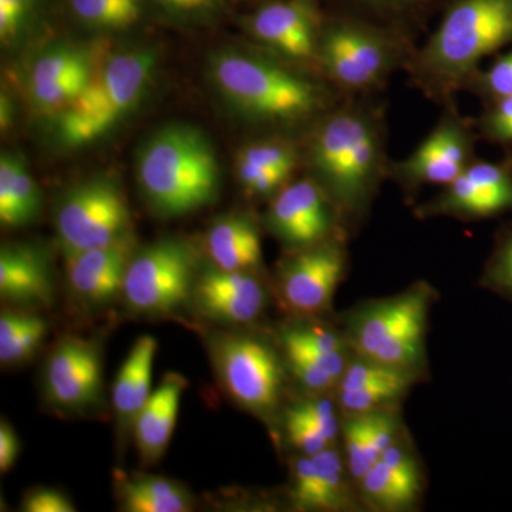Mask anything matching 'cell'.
Masks as SVG:
<instances>
[{"instance_id": "1", "label": "cell", "mask_w": 512, "mask_h": 512, "mask_svg": "<svg viewBox=\"0 0 512 512\" xmlns=\"http://www.w3.org/2000/svg\"><path fill=\"white\" fill-rule=\"evenodd\" d=\"M305 158L339 215L356 220L372 204L392 161L386 106L377 96L346 97L309 130Z\"/></svg>"}, {"instance_id": "2", "label": "cell", "mask_w": 512, "mask_h": 512, "mask_svg": "<svg viewBox=\"0 0 512 512\" xmlns=\"http://www.w3.org/2000/svg\"><path fill=\"white\" fill-rule=\"evenodd\" d=\"M211 73L229 106L258 126L312 127L346 99L326 80L266 49L225 50L212 60Z\"/></svg>"}, {"instance_id": "3", "label": "cell", "mask_w": 512, "mask_h": 512, "mask_svg": "<svg viewBox=\"0 0 512 512\" xmlns=\"http://www.w3.org/2000/svg\"><path fill=\"white\" fill-rule=\"evenodd\" d=\"M512 46V0H453L437 29L407 64L409 83L427 100L457 107L458 93L485 57Z\"/></svg>"}, {"instance_id": "4", "label": "cell", "mask_w": 512, "mask_h": 512, "mask_svg": "<svg viewBox=\"0 0 512 512\" xmlns=\"http://www.w3.org/2000/svg\"><path fill=\"white\" fill-rule=\"evenodd\" d=\"M137 180L148 204L164 217H181L211 204L221 173L211 141L188 124H168L144 141Z\"/></svg>"}, {"instance_id": "5", "label": "cell", "mask_w": 512, "mask_h": 512, "mask_svg": "<svg viewBox=\"0 0 512 512\" xmlns=\"http://www.w3.org/2000/svg\"><path fill=\"white\" fill-rule=\"evenodd\" d=\"M417 47L363 20L336 16L323 20L316 66L343 97L379 96L394 73L406 70Z\"/></svg>"}, {"instance_id": "6", "label": "cell", "mask_w": 512, "mask_h": 512, "mask_svg": "<svg viewBox=\"0 0 512 512\" xmlns=\"http://www.w3.org/2000/svg\"><path fill=\"white\" fill-rule=\"evenodd\" d=\"M156 64V53L150 49L111 56L87 89L60 111L56 123L59 140L79 147L109 133L143 99Z\"/></svg>"}, {"instance_id": "7", "label": "cell", "mask_w": 512, "mask_h": 512, "mask_svg": "<svg viewBox=\"0 0 512 512\" xmlns=\"http://www.w3.org/2000/svg\"><path fill=\"white\" fill-rule=\"evenodd\" d=\"M429 308L424 285L370 303L350 320V343L363 359L414 373L423 360Z\"/></svg>"}, {"instance_id": "8", "label": "cell", "mask_w": 512, "mask_h": 512, "mask_svg": "<svg viewBox=\"0 0 512 512\" xmlns=\"http://www.w3.org/2000/svg\"><path fill=\"white\" fill-rule=\"evenodd\" d=\"M195 281L190 245L180 239H161L131 258L123 296L133 311L165 315L190 301Z\"/></svg>"}, {"instance_id": "9", "label": "cell", "mask_w": 512, "mask_h": 512, "mask_svg": "<svg viewBox=\"0 0 512 512\" xmlns=\"http://www.w3.org/2000/svg\"><path fill=\"white\" fill-rule=\"evenodd\" d=\"M131 215L119 185L106 178L79 184L64 195L56 229L64 254L107 247L130 237Z\"/></svg>"}, {"instance_id": "10", "label": "cell", "mask_w": 512, "mask_h": 512, "mask_svg": "<svg viewBox=\"0 0 512 512\" xmlns=\"http://www.w3.org/2000/svg\"><path fill=\"white\" fill-rule=\"evenodd\" d=\"M478 138L474 120L464 119L457 107H446L423 143L409 157L390 163L389 177L404 190L447 187L477 160Z\"/></svg>"}, {"instance_id": "11", "label": "cell", "mask_w": 512, "mask_h": 512, "mask_svg": "<svg viewBox=\"0 0 512 512\" xmlns=\"http://www.w3.org/2000/svg\"><path fill=\"white\" fill-rule=\"evenodd\" d=\"M212 356L235 402L258 416L274 412L281 402L285 373L271 346L251 336L225 335L215 343Z\"/></svg>"}, {"instance_id": "12", "label": "cell", "mask_w": 512, "mask_h": 512, "mask_svg": "<svg viewBox=\"0 0 512 512\" xmlns=\"http://www.w3.org/2000/svg\"><path fill=\"white\" fill-rule=\"evenodd\" d=\"M244 25L259 46L296 66L318 72L316 52L323 19L315 0L265 3L245 19Z\"/></svg>"}, {"instance_id": "13", "label": "cell", "mask_w": 512, "mask_h": 512, "mask_svg": "<svg viewBox=\"0 0 512 512\" xmlns=\"http://www.w3.org/2000/svg\"><path fill=\"white\" fill-rule=\"evenodd\" d=\"M338 211L312 177L288 183L266 215L269 231L292 249H305L336 237Z\"/></svg>"}, {"instance_id": "14", "label": "cell", "mask_w": 512, "mask_h": 512, "mask_svg": "<svg viewBox=\"0 0 512 512\" xmlns=\"http://www.w3.org/2000/svg\"><path fill=\"white\" fill-rule=\"evenodd\" d=\"M424 215L481 220L512 211V164L477 160L429 204Z\"/></svg>"}, {"instance_id": "15", "label": "cell", "mask_w": 512, "mask_h": 512, "mask_svg": "<svg viewBox=\"0 0 512 512\" xmlns=\"http://www.w3.org/2000/svg\"><path fill=\"white\" fill-rule=\"evenodd\" d=\"M346 254L338 235L299 249L285 262L281 291L292 311L318 313L328 308L345 272Z\"/></svg>"}, {"instance_id": "16", "label": "cell", "mask_w": 512, "mask_h": 512, "mask_svg": "<svg viewBox=\"0 0 512 512\" xmlns=\"http://www.w3.org/2000/svg\"><path fill=\"white\" fill-rule=\"evenodd\" d=\"M97 72L90 47L59 43L43 50L29 74V97L39 111H62L87 89Z\"/></svg>"}, {"instance_id": "17", "label": "cell", "mask_w": 512, "mask_h": 512, "mask_svg": "<svg viewBox=\"0 0 512 512\" xmlns=\"http://www.w3.org/2000/svg\"><path fill=\"white\" fill-rule=\"evenodd\" d=\"M46 392L56 406L80 410L99 402L101 359L97 346L87 340L66 338L47 360Z\"/></svg>"}, {"instance_id": "18", "label": "cell", "mask_w": 512, "mask_h": 512, "mask_svg": "<svg viewBox=\"0 0 512 512\" xmlns=\"http://www.w3.org/2000/svg\"><path fill=\"white\" fill-rule=\"evenodd\" d=\"M192 299L205 318L238 325L261 315L266 293L252 272L224 271L212 266L198 276Z\"/></svg>"}, {"instance_id": "19", "label": "cell", "mask_w": 512, "mask_h": 512, "mask_svg": "<svg viewBox=\"0 0 512 512\" xmlns=\"http://www.w3.org/2000/svg\"><path fill=\"white\" fill-rule=\"evenodd\" d=\"M66 255L67 279L77 298L90 305H104L123 293L131 258V239L107 247Z\"/></svg>"}, {"instance_id": "20", "label": "cell", "mask_w": 512, "mask_h": 512, "mask_svg": "<svg viewBox=\"0 0 512 512\" xmlns=\"http://www.w3.org/2000/svg\"><path fill=\"white\" fill-rule=\"evenodd\" d=\"M359 484L363 498L372 507L403 511L416 504L423 483L416 458L396 441L360 478Z\"/></svg>"}, {"instance_id": "21", "label": "cell", "mask_w": 512, "mask_h": 512, "mask_svg": "<svg viewBox=\"0 0 512 512\" xmlns=\"http://www.w3.org/2000/svg\"><path fill=\"white\" fill-rule=\"evenodd\" d=\"M52 269L33 247L8 245L0 251V295L18 305H49L53 299Z\"/></svg>"}, {"instance_id": "22", "label": "cell", "mask_w": 512, "mask_h": 512, "mask_svg": "<svg viewBox=\"0 0 512 512\" xmlns=\"http://www.w3.org/2000/svg\"><path fill=\"white\" fill-rule=\"evenodd\" d=\"M184 389L183 377L173 373L165 376L134 420L137 450L148 464L157 463L170 444Z\"/></svg>"}, {"instance_id": "23", "label": "cell", "mask_w": 512, "mask_h": 512, "mask_svg": "<svg viewBox=\"0 0 512 512\" xmlns=\"http://www.w3.org/2000/svg\"><path fill=\"white\" fill-rule=\"evenodd\" d=\"M399 429V417L390 407L349 416L343 424V441L350 476L357 481L365 476L384 451L396 443Z\"/></svg>"}, {"instance_id": "24", "label": "cell", "mask_w": 512, "mask_h": 512, "mask_svg": "<svg viewBox=\"0 0 512 512\" xmlns=\"http://www.w3.org/2000/svg\"><path fill=\"white\" fill-rule=\"evenodd\" d=\"M453 0H343V18L363 20L416 45L434 12Z\"/></svg>"}, {"instance_id": "25", "label": "cell", "mask_w": 512, "mask_h": 512, "mask_svg": "<svg viewBox=\"0 0 512 512\" xmlns=\"http://www.w3.org/2000/svg\"><path fill=\"white\" fill-rule=\"evenodd\" d=\"M205 247L212 264L224 271L252 272L262 262L261 235L248 215L218 218L208 229Z\"/></svg>"}, {"instance_id": "26", "label": "cell", "mask_w": 512, "mask_h": 512, "mask_svg": "<svg viewBox=\"0 0 512 512\" xmlns=\"http://www.w3.org/2000/svg\"><path fill=\"white\" fill-rule=\"evenodd\" d=\"M157 340L141 336L134 343L121 366L113 386V406L121 429L133 427L137 414L151 396V375Z\"/></svg>"}, {"instance_id": "27", "label": "cell", "mask_w": 512, "mask_h": 512, "mask_svg": "<svg viewBox=\"0 0 512 512\" xmlns=\"http://www.w3.org/2000/svg\"><path fill=\"white\" fill-rule=\"evenodd\" d=\"M42 207L39 187L18 154L0 158V222L22 227L37 217Z\"/></svg>"}, {"instance_id": "28", "label": "cell", "mask_w": 512, "mask_h": 512, "mask_svg": "<svg viewBox=\"0 0 512 512\" xmlns=\"http://www.w3.org/2000/svg\"><path fill=\"white\" fill-rule=\"evenodd\" d=\"M117 484L121 505L126 511L187 512L192 507L188 491L168 478L138 476L124 478Z\"/></svg>"}, {"instance_id": "29", "label": "cell", "mask_w": 512, "mask_h": 512, "mask_svg": "<svg viewBox=\"0 0 512 512\" xmlns=\"http://www.w3.org/2000/svg\"><path fill=\"white\" fill-rule=\"evenodd\" d=\"M74 18L99 32L133 28L144 15L143 0H69Z\"/></svg>"}, {"instance_id": "30", "label": "cell", "mask_w": 512, "mask_h": 512, "mask_svg": "<svg viewBox=\"0 0 512 512\" xmlns=\"http://www.w3.org/2000/svg\"><path fill=\"white\" fill-rule=\"evenodd\" d=\"M45 320L26 313L3 312L0 316V360L16 365L29 359L45 339Z\"/></svg>"}, {"instance_id": "31", "label": "cell", "mask_w": 512, "mask_h": 512, "mask_svg": "<svg viewBox=\"0 0 512 512\" xmlns=\"http://www.w3.org/2000/svg\"><path fill=\"white\" fill-rule=\"evenodd\" d=\"M318 467L323 490L328 497L330 511L349 510L353 507L352 494L349 491L348 478H346L345 457L336 450L335 446L326 448L312 456Z\"/></svg>"}, {"instance_id": "32", "label": "cell", "mask_w": 512, "mask_h": 512, "mask_svg": "<svg viewBox=\"0 0 512 512\" xmlns=\"http://www.w3.org/2000/svg\"><path fill=\"white\" fill-rule=\"evenodd\" d=\"M413 380L379 384L339 393V409L346 417L387 409L409 389Z\"/></svg>"}, {"instance_id": "33", "label": "cell", "mask_w": 512, "mask_h": 512, "mask_svg": "<svg viewBox=\"0 0 512 512\" xmlns=\"http://www.w3.org/2000/svg\"><path fill=\"white\" fill-rule=\"evenodd\" d=\"M291 497L302 511H330L328 497L320 481L318 467L312 456L298 458L293 467Z\"/></svg>"}, {"instance_id": "34", "label": "cell", "mask_w": 512, "mask_h": 512, "mask_svg": "<svg viewBox=\"0 0 512 512\" xmlns=\"http://www.w3.org/2000/svg\"><path fill=\"white\" fill-rule=\"evenodd\" d=\"M466 92L480 97L484 104L512 97V46L508 52L497 56L487 69H480Z\"/></svg>"}, {"instance_id": "35", "label": "cell", "mask_w": 512, "mask_h": 512, "mask_svg": "<svg viewBox=\"0 0 512 512\" xmlns=\"http://www.w3.org/2000/svg\"><path fill=\"white\" fill-rule=\"evenodd\" d=\"M474 124L478 137L505 150L512 148V97L484 104V111Z\"/></svg>"}, {"instance_id": "36", "label": "cell", "mask_w": 512, "mask_h": 512, "mask_svg": "<svg viewBox=\"0 0 512 512\" xmlns=\"http://www.w3.org/2000/svg\"><path fill=\"white\" fill-rule=\"evenodd\" d=\"M483 281L487 288L512 301V228L498 238L493 254L488 259Z\"/></svg>"}, {"instance_id": "37", "label": "cell", "mask_w": 512, "mask_h": 512, "mask_svg": "<svg viewBox=\"0 0 512 512\" xmlns=\"http://www.w3.org/2000/svg\"><path fill=\"white\" fill-rule=\"evenodd\" d=\"M237 177L242 187L256 197L276 195L291 180L292 173L237 160Z\"/></svg>"}, {"instance_id": "38", "label": "cell", "mask_w": 512, "mask_h": 512, "mask_svg": "<svg viewBox=\"0 0 512 512\" xmlns=\"http://www.w3.org/2000/svg\"><path fill=\"white\" fill-rule=\"evenodd\" d=\"M39 0H0V37L5 45L18 40L35 19Z\"/></svg>"}, {"instance_id": "39", "label": "cell", "mask_w": 512, "mask_h": 512, "mask_svg": "<svg viewBox=\"0 0 512 512\" xmlns=\"http://www.w3.org/2000/svg\"><path fill=\"white\" fill-rule=\"evenodd\" d=\"M286 431L292 446L302 451L305 456H315L320 451L332 447L325 436L315 426L293 409L286 413Z\"/></svg>"}, {"instance_id": "40", "label": "cell", "mask_w": 512, "mask_h": 512, "mask_svg": "<svg viewBox=\"0 0 512 512\" xmlns=\"http://www.w3.org/2000/svg\"><path fill=\"white\" fill-rule=\"evenodd\" d=\"M165 15L184 22H202L214 18L227 0H151Z\"/></svg>"}, {"instance_id": "41", "label": "cell", "mask_w": 512, "mask_h": 512, "mask_svg": "<svg viewBox=\"0 0 512 512\" xmlns=\"http://www.w3.org/2000/svg\"><path fill=\"white\" fill-rule=\"evenodd\" d=\"M292 409L305 417V419L311 421L313 426H315L330 443L335 444L339 436L340 424L338 413H336L335 407H333L330 400H303V402L296 404Z\"/></svg>"}, {"instance_id": "42", "label": "cell", "mask_w": 512, "mask_h": 512, "mask_svg": "<svg viewBox=\"0 0 512 512\" xmlns=\"http://www.w3.org/2000/svg\"><path fill=\"white\" fill-rule=\"evenodd\" d=\"M286 359L289 360V365L293 375L296 379L313 390V392H325V390L332 389V387L338 386V380L335 377L330 376L326 370L322 367L315 365V363L309 362L305 357L293 355V353H286Z\"/></svg>"}, {"instance_id": "43", "label": "cell", "mask_w": 512, "mask_h": 512, "mask_svg": "<svg viewBox=\"0 0 512 512\" xmlns=\"http://www.w3.org/2000/svg\"><path fill=\"white\" fill-rule=\"evenodd\" d=\"M23 510L28 512H73L76 511L72 501L55 490L33 491L23 501Z\"/></svg>"}, {"instance_id": "44", "label": "cell", "mask_w": 512, "mask_h": 512, "mask_svg": "<svg viewBox=\"0 0 512 512\" xmlns=\"http://www.w3.org/2000/svg\"><path fill=\"white\" fill-rule=\"evenodd\" d=\"M291 332L312 348L329 353H343L342 340L329 330L316 328V326H305V328L291 329Z\"/></svg>"}, {"instance_id": "45", "label": "cell", "mask_w": 512, "mask_h": 512, "mask_svg": "<svg viewBox=\"0 0 512 512\" xmlns=\"http://www.w3.org/2000/svg\"><path fill=\"white\" fill-rule=\"evenodd\" d=\"M19 440L8 423L0 424V471L8 473L19 456Z\"/></svg>"}, {"instance_id": "46", "label": "cell", "mask_w": 512, "mask_h": 512, "mask_svg": "<svg viewBox=\"0 0 512 512\" xmlns=\"http://www.w3.org/2000/svg\"><path fill=\"white\" fill-rule=\"evenodd\" d=\"M505 160L510 161V163L512 164V148H508L507 157H505Z\"/></svg>"}]
</instances>
